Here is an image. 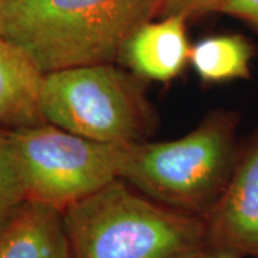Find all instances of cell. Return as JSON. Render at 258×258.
I'll use <instances>...</instances> for the list:
<instances>
[{
  "label": "cell",
  "mask_w": 258,
  "mask_h": 258,
  "mask_svg": "<svg viewBox=\"0 0 258 258\" xmlns=\"http://www.w3.org/2000/svg\"><path fill=\"white\" fill-rule=\"evenodd\" d=\"M161 0H0V35L32 56L45 74L112 63Z\"/></svg>",
  "instance_id": "obj_1"
},
{
  "label": "cell",
  "mask_w": 258,
  "mask_h": 258,
  "mask_svg": "<svg viewBox=\"0 0 258 258\" xmlns=\"http://www.w3.org/2000/svg\"><path fill=\"white\" fill-rule=\"evenodd\" d=\"M62 214L74 258H198L208 251L203 217L139 195L120 178Z\"/></svg>",
  "instance_id": "obj_2"
},
{
  "label": "cell",
  "mask_w": 258,
  "mask_h": 258,
  "mask_svg": "<svg viewBox=\"0 0 258 258\" xmlns=\"http://www.w3.org/2000/svg\"><path fill=\"white\" fill-rule=\"evenodd\" d=\"M235 125L232 113L217 112L182 138L126 145L119 178L154 201L204 217L232 175Z\"/></svg>",
  "instance_id": "obj_3"
},
{
  "label": "cell",
  "mask_w": 258,
  "mask_h": 258,
  "mask_svg": "<svg viewBox=\"0 0 258 258\" xmlns=\"http://www.w3.org/2000/svg\"><path fill=\"white\" fill-rule=\"evenodd\" d=\"M42 112L57 128L112 145L141 142L154 119L138 76L112 63L81 64L45 75Z\"/></svg>",
  "instance_id": "obj_4"
},
{
  "label": "cell",
  "mask_w": 258,
  "mask_h": 258,
  "mask_svg": "<svg viewBox=\"0 0 258 258\" xmlns=\"http://www.w3.org/2000/svg\"><path fill=\"white\" fill-rule=\"evenodd\" d=\"M28 201L59 211L119 178L126 145L71 134L52 123L0 129Z\"/></svg>",
  "instance_id": "obj_5"
},
{
  "label": "cell",
  "mask_w": 258,
  "mask_h": 258,
  "mask_svg": "<svg viewBox=\"0 0 258 258\" xmlns=\"http://www.w3.org/2000/svg\"><path fill=\"white\" fill-rule=\"evenodd\" d=\"M203 218L208 251L258 258V131L237 158L221 197Z\"/></svg>",
  "instance_id": "obj_6"
},
{
  "label": "cell",
  "mask_w": 258,
  "mask_h": 258,
  "mask_svg": "<svg viewBox=\"0 0 258 258\" xmlns=\"http://www.w3.org/2000/svg\"><path fill=\"white\" fill-rule=\"evenodd\" d=\"M186 16L174 15L139 26L120 47L118 59L138 78L169 82L189 62Z\"/></svg>",
  "instance_id": "obj_7"
},
{
  "label": "cell",
  "mask_w": 258,
  "mask_h": 258,
  "mask_svg": "<svg viewBox=\"0 0 258 258\" xmlns=\"http://www.w3.org/2000/svg\"><path fill=\"white\" fill-rule=\"evenodd\" d=\"M0 258H74L62 211L20 204L0 221Z\"/></svg>",
  "instance_id": "obj_8"
},
{
  "label": "cell",
  "mask_w": 258,
  "mask_h": 258,
  "mask_svg": "<svg viewBox=\"0 0 258 258\" xmlns=\"http://www.w3.org/2000/svg\"><path fill=\"white\" fill-rule=\"evenodd\" d=\"M45 75L26 50L0 35V126L46 123L42 112Z\"/></svg>",
  "instance_id": "obj_9"
},
{
  "label": "cell",
  "mask_w": 258,
  "mask_h": 258,
  "mask_svg": "<svg viewBox=\"0 0 258 258\" xmlns=\"http://www.w3.org/2000/svg\"><path fill=\"white\" fill-rule=\"evenodd\" d=\"M252 46L240 35L205 37L191 47L189 62L205 82L218 83L249 76Z\"/></svg>",
  "instance_id": "obj_10"
},
{
  "label": "cell",
  "mask_w": 258,
  "mask_h": 258,
  "mask_svg": "<svg viewBox=\"0 0 258 258\" xmlns=\"http://www.w3.org/2000/svg\"><path fill=\"white\" fill-rule=\"evenodd\" d=\"M26 200L25 186L0 138V221H3Z\"/></svg>",
  "instance_id": "obj_11"
},
{
  "label": "cell",
  "mask_w": 258,
  "mask_h": 258,
  "mask_svg": "<svg viewBox=\"0 0 258 258\" xmlns=\"http://www.w3.org/2000/svg\"><path fill=\"white\" fill-rule=\"evenodd\" d=\"M208 13H222L240 19L258 33V0H214Z\"/></svg>",
  "instance_id": "obj_12"
},
{
  "label": "cell",
  "mask_w": 258,
  "mask_h": 258,
  "mask_svg": "<svg viewBox=\"0 0 258 258\" xmlns=\"http://www.w3.org/2000/svg\"><path fill=\"white\" fill-rule=\"evenodd\" d=\"M214 0H161L158 16H174L184 15L186 18L194 15L208 13V9Z\"/></svg>",
  "instance_id": "obj_13"
},
{
  "label": "cell",
  "mask_w": 258,
  "mask_h": 258,
  "mask_svg": "<svg viewBox=\"0 0 258 258\" xmlns=\"http://www.w3.org/2000/svg\"><path fill=\"white\" fill-rule=\"evenodd\" d=\"M198 258H237V255L227 254V252H220V251H207L205 254L200 255Z\"/></svg>",
  "instance_id": "obj_14"
}]
</instances>
